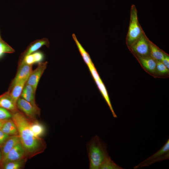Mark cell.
I'll return each mask as SVG.
<instances>
[{"label":"cell","mask_w":169,"mask_h":169,"mask_svg":"<svg viewBox=\"0 0 169 169\" xmlns=\"http://www.w3.org/2000/svg\"><path fill=\"white\" fill-rule=\"evenodd\" d=\"M47 64V62H39L36 68L32 70L26 82L32 87L35 92L40 79L46 68Z\"/></svg>","instance_id":"7"},{"label":"cell","mask_w":169,"mask_h":169,"mask_svg":"<svg viewBox=\"0 0 169 169\" xmlns=\"http://www.w3.org/2000/svg\"><path fill=\"white\" fill-rule=\"evenodd\" d=\"M30 128L35 136L39 137L45 133L46 130L44 126L36 121L30 122Z\"/></svg>","instance_id":"21"},{"label":"cell","mask_w":169,"mask_h":169,"mask_svg":"<svg viewBox=\"0 0 169 169\" xmlns=\"http://www.w3.org/2000/svg\"><path fill=\"white\" fill-rule=\"evenodd\" d=\"M98 88L101 92L103 96L108 105L114 118H117V116L115 112L112 107L108 94L106 88L101 79L95 80Z\"/></svg>","instance_id":"19"},{"label":"cell","mask_w":169,"mask_h":169,"mask_svg":"<svg viewBox=\"0 0 169 169\" xmlns=\"http://www.w3.org/2000/svg\"><path fill=\"white\" fill-rule=\"evenodd\" d=\"M143 30L138 21L137 11L135 5H131L128 29L126 43L130 47L140 36Z\"/></svg>","instance_id":"3"},{"label":"cell","mask_w":169,"mask_h":169,"mask_svg":"<svg viewBox=\"0 0 169 169\" xmlns=\"http://www.w3.org/2000/svg\"><path fill=\"white\" fill-rule=\"evenodd\" d=\"M148 39L143 31L140 36L129 48L137 56L141 57L150 56Z\"/></svg>","instance_id":"5"},{"label":"cell","mask_w":169,"mask_h":169,"mask_svg":"<svg viewBox=\"0 0 169 169\" xmlns=\"http://www.w3.org/2000/svg\"><path fill=\"white\" fill-rule=\"evenodd\" d=\"M27 156L25 149L20 142L14 146L1 161L2 166L5 162L21 160L26 158Z\"/></svg>","instance_id":"8"},{"label":"cell","mask_w":169,"mask_h":169,"mask_svg":"<svg viewBox=\"0 0 169 169\" xmlns=\"http://www.w3.org/2000/svg\"><path fill=\"white\" fill-rule=\"evenodd\" d=\"M10 136L0 130V145L3 144Z\"/></svg>","instance_id":"28"},{"label":"cell","mask_w":169,"mask_h":169,"mask_svg":"<svg viewBox=\"0 0 169 169\" xmlns=\"http://www.w3.org/2000/svg\"><path fill=\"white\" fill-rule=\"evenodd\" d=\"M25 158L18 161H13L4 163L2 167L4 169H19L23 167L25 163Z\"/></svg>","instance_id":"22"},{"label":"cell","mask_w":169,"mask_h":169,"mask_svg":"<svg viewBox=\"0 0 169 169\" xmlns=\"http://www.w3.org/2000/svg\"><path fill=\"white\" fill-rule=\"evenodd\" d=\"M90 71L94 80H99L101 79L94 65L89 67Z\"/></svg>","instance_id":"27"},{"label":"cell","mask_w":169,"mask_h":169,"mask_svg":"<svg viewBox=\"0 0 169 169\" xmlns=\"http://www.w3.org/2000/svg\"><path fill=\"white\" fill-rule=\"evenodd\" d=\"M0 166H2L1 161L0 160Z\"/></svg>","instance_id":"32"},{"label":"cell","mask_w":169,"mask_h":169,"mask_svg":"<svg viewBox=\"0 0 169 169\" xmlns=\"http://www.w3.org/2000/svg\"><path fill=\"white\" fill-rule=\"evenodd\" d=\"M16 106L31 119H34L37 115L40 114V110L38 107L33 105L23 98H19L17 102Z\"/></svg>","instance_id":"6"},{"label":"cell","mask_w":169,"mask_h":169,"mask_svg":"<svg viewBox=\"0 0 169 169\" xmlns=\"http://www.w3.org/2000/svg\"><path fill=\"white\" fill-rule=\"evenodd\" d=\"M169 158V139L158 151L137 165L134 169H138L148 166L157 162L168 159Z\"/></svg>","instance_id":"4"},{"label":"cell","mask_w":169,"mask_h":169,"mask_svg":"<svg viewBox=\"0 0 169 169\" xmlns=\"http://www.w3.org/2000/svg\"><path fill=\"white\" fill-rule=\"evenodd\" d=\"M72 36L83 60L88 67L93 65L94 64L91 60L90 55L79 42L75 35L73 33L72 35Z\"/></svg>","instance_id":"20"},{"label":"cell","mask_w":169,"mask_h":169,"mask_svg":"<svg viewBox=\"0 0 169 169\" xmlns=\"http://www.w3.org/2000/svg\"><path fill=\"white\" fill-rule=\"evenodd\" d=\"M14 50L3 39H0V57L4 53H13Z\"/></svg>","instance_id":"24"},{"label":"cell","mask_w":169,"mask_h":169,"mask_svg":"<svg viewBox=\"0 0 169 169\" xmlns=\"http://www.w3.org/2000/svg\"><path fill=\"white\" fill-rule=\"evenodd\" d=\"M44 58V55L41 52H37L32 53L25 56L19 64L24 63L29 65H32L36 63L42 61Z\"/></svg>","instance_id":"15"},{"label":"cell","mask_w":169,"mask_h":169,"mask_svg":"<svg viewBox=\"0 0 169 169\" xmlns=\"http://www.w3.org/2000/svg\"><path fill=\"white\" fill-rule=\"evenodd\" d=\"M11 114V118L17 127L21 143L27 156L31 158L43 152L46 147V143L33 132L28 120L18 110Z\"/></svg>","instance_id":"1"},{"label":"cell","mask_w":169,"mask_h":169,"mask_svg":"<svg viewBox=\"0 0 169 169\" xmlns=\"http://www.w3.org/2000/svg\"><path fill=\"white\" fill-rule=\"evenodd\" d=\"M2 159V154L1 152V150H0V160L1 161Z\"/></svg>","instance_id":"31"},{"label":"cell","mask_w":169,"mask_h":169,"mask_svg":"<svg viewBox=\"0 0 169 169\" xmlns=\"http://www.w3.org/2000/svg\"><path fill=\"white\" fill-rule=\"evenodd\" d=\"M18 69L14 79L11 82L8 90H10L18 81L28 77L32 71V65L22 63L18 64Z\"/></svg>","instance_id":"9"},{"label":"cell","mask_w":169,"mask_h":169,"mask_svg":"<svg viewBox=\"0 0 169 169\" xmlns=\"http://www.w3.org/2000/svg\"><path fill=\"white\" fill-rule=\"evenodd\" d=\"M1 130L10 136L18 135L17 127L12 119L6 120Z\"/></svg>","instance_id":"18"},{"label":"cell","mask_w":169,"mask_h":169,"mask_svg":"<svg viewBox=\"0 0 169 169\" xmlns=\"http://www.w3.org/2000/svg\"><path fill=\"white\" fill-rule=\"evenodd\" d=\"M150 56L156 61H161L166 53L148 39Z\"/></svg>","instance_id":"16"},{"label":"cell","mask_w":169,"mask_h":169,"mask_svg":"<svg viewBox=\"0 0 169 169\" xmlns=\"http://www.w3.org/2000/svg\"><path fill=\"white\" fill-rule=\"evenodd\" d=\"M11 118V114L8 110L0 107V120H5Z\"/></svg>","instance_id":"26"},{"label":"cell","mask_w":169,"mask_h":169,"mask_svg":"<svg viewBox=\"0 0 169 169\" xmlns=\"http://www.w3.org/2000/svg\"><path fill=\"white\" fill-rule=\"evenodd\" d=\"M6 120H0V130L1 129L4 122Z\"/></svg>","instance_id":"30"},{"label":"cell","mask_w":169,"mask_h":169,"mask_svg":"<svg viewBox=\"0 0 169 169\" xmlns=\"http://www.w3.org/2000/svg\"><path fill=\"white\" fill-rule=\"evenodd\" d=\"M162 63L169 69V55L165 53L164 56L161 61Z\"/></svg>","instance_id":"29"},{"label":"cell","mask_w":169,"mask_h":169,"mask_svg":"<svg viewBox=\"0 0 169 169\" xmlns=\"http://www.w3.org/2000/svg\"><path fill=\"white\" fill-rule=\"evenodd\" d=\"M138 59L142 66L147 70L152 73L156 70V61L150 56L141 57L137 56Z\"/></svg>","instance_id":"17"},{"label":"cell","mask_w":169,"mask_h":169,"mask_svg":"<svg viewBox=\"0 0 169 169\" xmlns=\"http://www.w3.org/2000/svg\"><path fill=\"white\" fill-rule=\"evenodd\" d=\"M0 40H1V39H2V38H1V37L0 35Z\"/></svg>","instance_id":"33"},{"label":"cell","mask_w":169,"mask_h":169,"mask_svg":"<svg viewBox=\"0 0 169 169\" xmlns=\"http://www.w3.org/2000/svg\"><path fill=\"white\" fill-rule=\"evenodd\" d=\"M122 167L116 164L110 157L104 162L100 169H122Z\"/></svg>","instance_id":"23"},{"label":"cell","mask_w":169,"mask_h":169,"mask_svg":"<svg viewBox=\"0 0 169 169\" xmlns=\"http://www.w3.org/2000/svg\"><path fill=\"white\" fill-rule=\"evenodd\" d=\"M28 77L18 81L14 85L10 90H8L10 92L11 96L16 105L18 99L21 96L23 90Z\"/></svg>","instance_id":"13"},{"label":"cell","mask_w":169,"mask_h":169,"mask_svg":"<svg viewBox=\"0 0 169 169\" xmlns=\"http://www.w3.org/2000/svg\"><path fill=\"white\" fill-rule=\"evenodd\" d=\"M86 148L90 169H100L105 161L110 157L106 144L97 135L87 142Z\"/></svg>","instance_id":"2"},{"label":"cell","mask_w":169,"mask_h":169,"mask_svg":"<svg viewBox=\"0 0 169 169\" xmlns=\"http://www.w3.org/2000/svg\"><path fill=\"white\" fill-rule=\"evenodd\" d=\"M35 93L32 87L26 83L23 90L21 96L23 98L33 105L37 106L35 101Z\"/></svg>","instance_id":"14"},{"label":"cell","mask_w":169,"mask_h":169,"mask_svg":"<svg viewBox=\"0 0 169 169\" xmlns=\"http://www.w3.org/2000/svg\"><path fill=\"white\" fill-rule=\"evenodd\" d=\"M43 45H45L48 48L49 47V42L47 38H44L37 39L32 42L21 54L19 62L22 60L25 56L33 53Z\"/></svg>","instance_id":"10"},{"label":"cell","mask_w":169,"mask_h":169,"mask_svg":"<svg viewBox=\"0 0 169 169\" xmlns=\"http://www.w3.org/2000/svg\"><path fill=\"white\" fill-rule=\"evenodd\" d=\"M156 70L161 74L168 73L169 69L161 61H156Z\"/></svg>","instance_id":"25"},{"label":"cell","mask_w":169,"mask_h":169,"mask_svg":"<svg viewBox=\"0 0 169 169\" xmlns=\"http://www.w3.org/2000/svg\"><path fill=\"white\" fill-rule=\"evenodd\" d=\"M0 107L12 112L17 110L16 105L13 101L8 91L0 95Z\"/></svg>","instance_id":"12"},{"label":"cell","mask_w":169,"mask_h":169,"mask_svg":"<svg viewBox=\"0 0 169 169\" xmlns=\"http://www.w3.org/2000/svg\"><path fill=\"white\" fill-rule=\"evenodd\" d=\"M21 142L19 135L10 136L1 146L2 161L12 148L18 143Z\"/></svg>","instance_id":"11"}]
</instances>
